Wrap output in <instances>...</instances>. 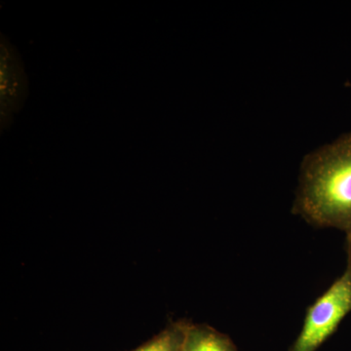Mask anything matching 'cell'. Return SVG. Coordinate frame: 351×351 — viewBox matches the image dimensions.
<instances>
[{
	"instance_id": "cell-2",
	"label": "cell",
	"mask_w": 351,
	"mask_h": 351,
	"mask_svg": "<svg viewBox=\"0 0 351 351\" xmlns=\"http://www.w3.org/2000/svg\"><path fill=\"white\" fill-rule=\"evenodd\" d=\"M351 311V272L346 269L307 311L304 326L289 351H316Z\"/></svg>"
},
{
	"instance_id": "cell-7",
	"label": "cell",
	"mask_w": 351,
	"mask_h": 351,
	"mask_svg": "<svg viewBox=\"0 0 351 351\" xmlns=\"http://www.w3.org/2000/svg\"><path fill=\"white\" fill-rule=\"evenodd\" d=\"M346 235H350V237H351V233H348V234H346Z\"/></svg>"
},
{
	"instance_id": "cell-4",
	"label": "cell",
	"mask_w": 351,
	"mask_h": 351,
	"mask_svg": "<svg viewBox=\"0 0 351 351\" xmlns=\"http://www.w3.org/2000/svg\"><path fill=\"white\" fill-rule=\"evenodd\" d=\"M182 351H239L232 339L213 327L189 323Z\"/></svg>"
},
{
	"instance_id": "cell-5",
	"label": "cell",
	"mask_w": 351,
	"mask_h": 351,
	"mask_svg": "<svg viewBox=\"0 0 351 351\" xmlns=\"http://www.w3.org/2000/svg\"><path fill=\"white\" fill-rule=\"evenodd\" d=\"M188 326L186 321L170 323L154 338L130 351H182Z\"/></svg>"
},
{
	"instance_id": "cell-1",
	"label": "cell",
	"mask_w": 351,
	"mask_h": 351,
	"mask_svg": "<svg viewBox=\"0 0 351 351\" xmlns=\"http://www.w3.org/2000/svg\"><path fill=\"white\" fill-rule=\"evenodd\" d=\"M294 212L314 226L351 233V133L304 158Z\"/></svg>"
},
{
	"instance_id": "cell-6",
	"label": "cell",
	"mask_w": 351,
	"mask_h": 351,
	"mask_svg": "<svg viewBox=\"0 0 351 351\" xmlns=\"http://www.w3.org/2000/svg\"><path fill=\"white\" fill-rule=\"evenodd\" d=\"M346 251H348V269L351 272V237L346 235Z\"/></svg>"
},
{
	"instance_id": "cell-3",
	"label": "cell",
	"mask_w": 351,
	"mask_h": 351,
	"mask_svg": "<svg viewBox=\"0 0 351 351\" xmlns=\"http://www.w3.org/2000/svg\"><path fill=\"white\" fill-rule=\"evenodd\" d=\"M27 77L22 62L13 46L1 38V115L2 124L7 115L19 110L27 93Z\"/></svg>"
}]
</instances>
